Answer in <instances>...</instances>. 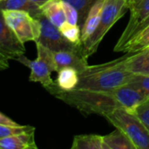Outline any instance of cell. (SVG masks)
I'll return each instance as SVG.
<instances>
[{
    "instance_id": "5bb4252c",
    "label": "cell",
    "mask_w": 149,
    "mask_h": 149,
    "mask_svg": "<svg viewBox=\"0 0 149 149\" xmlns=\"http://www.w3.org/2000/svg\"><path fill=\"white\" fill-rule=\"evenodd\" d=\"M105 1L106 0H98L91 8L81 28V43L86 41L96 30L101 17Z\"/></svg>"
},
{
    "instance_id": "4316f807",
    "label": "cell",
    "mask_w": 149,
    "mask_h": 149,
    "mask_svg": "<svg viewBox=\"0 0 149 149\" xmlns=\"http://www.w3.org/2000/svg\"><path fill=\"white\" fill-rule=\"evenodd\" d=\"M0 125H9V126H18L19 124L6 116L5 114L0 113Z\"/></svg>"
},
{
    "instance_id": "4fadbf2b",
    "label": "cell",
    "mask_w": 149,
    "mask_h": 149,
    "mask_svg": "<svg viewBox=\"0 0 149 149\" xmlns=\"http://www.w3.org/2000/svg\"><path fill=\"white\" fill-rule=\"evenodd\" d=\"M126 56L124 65L133 74L149 75V49Z\"/></svg>"
},
{
    "instance_id": "83f0119b",
    "label": "cell",
    "mask_w": 149,
    "mask_h": 149,
    "mask_svg": "<svg viewBox=\"0 0 149 149\" xmlns=\"http://www.w3.org/2000/svg\"><path fill=\"white\" fill-rule=\"evenodd\" d=\"M9 68V62H8V59L5 58L3 56H2L0 54V71H3V70H6Z\"/></svg>"
},
{
    "instance_id": "7a4b0ae2",
    "label": "cell",
    "mask_w": 149,
    "mask_h": 149,
    "mask_svg": "<svg viewBox=\"0 0 149 149\" xmlns=\"http://www.w3.org/2000/svg\"><path fill=\"white\" fill-rule=\"evenodd\" d=\"M125 58L96 65H88L79 72V83L74 89L110 91L127 85L132 73L124 65Z\"/></svg>"
},
{
    "instance_id": "484cf974",
    "label": "cell",
    "mask_w": 149,
    "mask_h": 149,
    "mask_svg": "<svg viewBox=\"0 0 149 149\" xmlns=\"http://www.w3.org/2000/svg\"><path fill=\"white\" fill-rule=\"evenodd\" d=\"M62 1V6H63V10L65 15V18H66V22L72 24H78L79 22V14L77 10L69 3L65 2V1Z\"/></svg>"
},
{
    "instance_id": "f546056e",
    "label": "cell",
    "mask_w": 149,
    "mask_h": 149,
    "mask_svg": "<svg viewBox=\"0 0 149 149\" xmlns=\"http://www.w3.org/2000/svg\"><path fill=\"white\" fill-rule=\"evenodd\" d=\"M0 1H3V0H0Z\"/></svg>"
},
{
    "instance_id": "603a6c76",
    "label": "cell",
    "mask_w": 149,
    "mask_h": 149,
    "mask_svg": "<svg viewBox=\"0 0 149 149\" xmlns=\"http://www.w3.org/2000/svg\"><path fill=\"white\" fill-rule=\"evenodd\" d=\"M127 85L134 87L140 91L147 99H149V75L132 73Z\"/></svg>"
},
{
    "instance_id": "52a82bcc",
    "label": "cell",
    "mask_w": 149,
    "mask_h": 149,
    "mask_svg": "<svg viewBox=\"0 0 149 149\" xmlns=\"http://www.w3.org/2000/svg\"><path fill=\"white\" fill-rule=\"evenodd\" d=\"M41 24V31L35 43H40L52 52L59 51H81V45H74L68 41L60 32L58 27L54 25L45 16L41 14L38 17Z\"/></svg>"
},
{
    "instance_id": "3957f363",
    "label": "cell",
    "mask_w": 149,
    "mask_h": 149,
    "mask_svg": "<svg viewBox=\"0 0 149 149\" xmlns=\"http://www.w3.org/2000/svg\"><path fill=\"white\" fill-rule=\"evenodd\" d=\"M127 10V0L105 1L101 17L96 30L86 41L81 44L82 52L85 58L88 59L90 56L97 52L106 34L114 25V24L126 14Z\"/></svg>"
},
{
    "instance_id": "ba28073f",
    "label": "cell",
    "mask_w": 149,
    "mask_h": 149,
    "mask_svg": "<svg viewBox=\"0 0 149 149\" xmlns=\"http://www.w3.org/2000/svg\"><path fill=\"white\" fill-rule=\"evenodd\" d=\"M127 8L130 10L129 21L120 37L114 52H121L124 45L130 40L134 29L149 15V0H127Z\"/></svg>"
},
{
    "instance_id": "5b68a950",
    "label": "cell",
    "mask_w": 149,
    "mask_h": 149,
    "mask_svg": "<svg viewBox=\"0 0 149 149\" xmlns=\"http://www.w3.org/2000/svg\"><path fill=\"white\" fill-rule=\"evenodd\" d=\"M37 58L31 60L24 54L18 57L16 60L31 70L29 80L38 82L45 88L52 85L54 80L52 79V72H58V67L53 58V52L40 43H36Z\"/></svg>"
},
{
    "instance_id": "277c9868",
    "label": "cell",
    "mask_w": 149,
    "mask_h": 149,
    "mask_svg": "<svg viewBox=\"0 0 149 149\" xmlns=\"http://www.w3.org/2000/svg\"><path fill=\"white\" fill-rule=\"evenodd\" d=\"M105 118L122 131L136 149H149V132L134 113L124 108H117L107 114Z\"/></svg>"
},
{
    "instance_id": "8fae6325",
    "label": "cell",
    "mask_w": 149,
    "mask_h": 149,
    "mask_svg": "<svg viewBox=\"0 0 149 149\" xmlns=\"http://www.w3.org/2000/svg\"><path fill=\"white\" fill-rule=\"evenodd\" d=\"M58 71L63 67H72L79 72H82L87 65V58L81 51H59L52 52Z\"/></svg>"
},
{
    "instance_id": "9c48e42d",
    "label": "cell",
    "mask_w": 149,
    "mask_h": 149,
    "mask_svg": "<svg viewBox=\"0 0 149 149\" xmlns=\"http://www.w3.org/2000/svg\"><path fill=\"white\" fill-rule=\"evenodd\" d=\"M25 53V47L6 23L0 10V54L5 58L17 59Z\"/></svg>"
},
{
    "instance_id": "7c38bea8",
    "label": "cell",
    "mask_w": 149,
    "mask_h": 149,
    "mask_svg": "<svg viewBox=\"0 0 149 149\" xmlns=\"http://www.w3.org/2000/svg\"><path fill=\"white\" fill-rule=\"evenodd\" d=\"M0 149H38L35 142V131L0 139Z\"/></svg>"
},
{
    "instance_id": "d4e9b609",
    "label": "cell",
    "mask_w": 149,
    "mask_h": 149,
    "mask_svg": "<svg viewBox=\"0 0 149 149\" xmlns=\"http://www.w3.org/2000/svg\"><path fill=\"white\" fill-rule=\"evenodd\" d=\"M134 113L140 119L149 132V99L140 104L135 108Z\"/></svg>"
},
{
    "instance_id": "9a60e30c",
    "label": "cell",
    "mask_w": 149,
    "mask_h": 149,
    "mask_svg": "<svg viewBox=\"0 0 149 149\" xmlns=\"http://www.w3.org/2000/svg\"><path fill=\"white\" fill-rule=\"evenodd\" d=\"M41 11L57 27L61 26L66 21L61 0L48 1L41 6Z\"/></svg>"
},
{
    "instance_id": "2e32d148",
    "label": "cell",
    "mask_w": 149,
    "mask_h": 149,
    "mask_svg": "<svg viewBox=\"0 0 149 149\" xmlns=\"http://www.w3.org/2000/svg\"><path fill=\"white\" fill-rule=\"evenodd\" d=\"M0 10H24L35 18H38L42 14L41 7L31 0H3L0 1Z\"/></svg>"
},
{
    "instance_id": "44dd1931",
    "label": "cell",
    "mask_w": 149,
    "mask_h": 149,
    "mask_svg": "<svg viewBox=\"0 0 149 149\" xmlns=\"http://www.w3.org/2000/svg\"><path fill=\"white\" fill-rule=\"evenodd\" d=\"M63 1L69 3L77 10L78 14H79L78 25L81 29L91 8L98 0H63Z\"/></svg>"
},
{
    "instance_id": "f1b7e54d",
    "label": "cell",
    "mask_w": 149,
    "mask_h": 149,
    "mask_svg": "<svg viewBox=\"0 0 149 149\" xmlns=\"http://www.w3.org/2000/svg\"><path fill=\"white\" fill-rule=\"evenodd\" d=\"M31 2H33V3H35L36 4H38V6H42L43 4H45V3H47L48 1H50V0H31Z\"/></svg>"
},
{
    "instance_id": "e0dca14e",
    "label": "cell",
    "mask_w": 149,
    "mask_h": 149,
    "mask_svg": "<svg viewBox=\"0 0 149 149\" xmlns=\"http://www.w3.org/2000/svg\"><path fill=\"white\" fill-rule=\"evenodd\" d=\"M56 86L65 91L74 89L79 83V72L72 67H63L58 72Z\"/></svg>"
},
{
    "instance_id": "cb8c5ba5",
    "label": "cell",
    "mask_w": 149,
    "mask_h": 149,
    "mask_svg": "<svg viewBox=\"0 0 149 149\" xmlns=\"http://www.w3.org/2000/svg\"><path fill=\"white\" fill-rule=\"evenodd\" d=\"M35 131V127L31 126H9V125H0V139L14 135L17 134H21L24 132Z\"/></svg>"
},
{
    "instance_id": "8992f818",
    "label": "cell",
    "mask_w": 149,
    "mask_h": 149,
    "mask_svg": "<svg viewBox=\"0 0 149 149\" xmlns=\"http://www.w3.org/2000/svg\"><path fill=\"white\" fill-rule=\"evenodd\" d=\"M4 19L22 43L29 41L36 42L41 31V24L38 18L33 17L24 10H4Z\"/></svg>"
},
{
    "instance_id": "6da1fadb",
    "label": "cell",
    "mask_w": 149,
    "mask_h": 149,
    "mask_svg": "<svg viewBox=\"0 0 149 149\" xmlns=\"http://www.w3.org/2000/svg\"><path fill=\"white\" fill-rule=\"evenodd\" d=\"M45 89L57 99L77 108L86 114H98L106 116L121 106L116 100L113 90L93 91L85 89H72L65 91L58 88L55 82Z\"/></svg>"
},
{
    "instance_id": "d6986e66",
    "label": "cell",
    "mask_w": 149,
    "mask_h": 149,
    "mask_svg": "<svg viewBox=\"0 0 149 149\" xmlns=\"http://www.w3.org/2000/svg\"><path fill=\"white\" fill-rule=\"evenodd\" d=\"M72 149H106L103 136L97 134L76 135L73 138Z\"/></svg>"
},
{
    "instance_id": "7402d4cb",
    "label": "cell",
    "mask_w": 149,
    "mask_h": 149,
    "mask_svg": "<svg viewBox=\"0 0 149 149\" xmlns=\"http://www.w3.org/2000/svg\"><path fill=\"white\" fill-rule=\"evenodd\" d=\"M62 35L71 43L74 45H81V29L78 24H72L65 22L58 27Z\"/></svg>"
},
{
    "instance_id": "4dcf8cb0",
    "label": "cell",
    "mask_w": 149,
    "mask_h": 149,
    "mask_svg": "<svg viewBox=\"0 0 149 149\" xmlns=\"http://www.w3.org/2000/svg\"><path fill=\"white\" fill-rule=\"evenodd\" d=\"M148 49H149V47H148Z\"/></svg>"
},
{
    "instance_id": "ffe728a7",
    "label": "cell",
    "mask_w": 149,
    "mask_h": 149,
    "mask_svg": "<svg viewBox=\"0 0 149 149\" xmlns=\"http://www.w3.org/2000/svg\"><path fill=\"white\" fill-rule=\"evenodd\" d=\"M149 47V26L138 35L130 39L122 48L121 52L127 53H135Z\"/></svg>"
},
{
    "instance_id": "30bf717a",
    "label": "cell",
    "mask_w": 149,
    "mask_h": 149,
    "mask_svg": "<svg viewBox=\"0 0 149 149\" xmlns=\"http://www.w3.org/2000/svg\"><path fill=\"white\" fill-rule=\"evenodd\" d=\"M113 93L121 108L133 113L140 104L148 100L140 91L127 84L113 89Z\"/></svg>"
},
{
    "instance_id": "ac0fdd59",
    "label": "cell",
    "mask_w": 149,
    "mask_h": 149,
    "mask_svg": "<svg viewBox=\"0 0 149 149\" xmlns=\"http://www.w3.org/2000/svg\"><path fill=\"white\" fill-rule=\"evenodd\" d=\"M106 149H136L130 139L120 129L103 136Z\"/></svg>"
}]
</instances>
